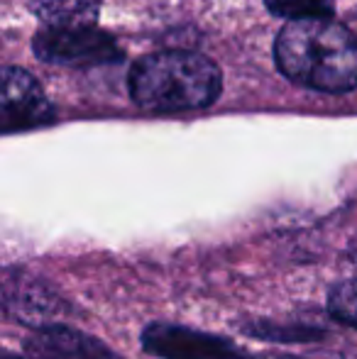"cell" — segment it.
Returning <instances> with one entry per match:
<instances>
[{"mask_svg":"<svg viewBox=\"0 0 357 359\" xmlns=\"http://www.w3.org/2000/svg\"><path fill=\"white\" fill-rule=\"evenodd\" d=\"M274 57L281 74L321 93H348L357 86V34L333 20H301L279 32Z\"/></svg>","mask_w":357,"mask_h":359,"instance_id":"6da1fadb","label":"cell"},{"mask_svg":"<svg viewBox=\"0 0 357 359\" xmlns=\"http://www.w3.org/2000/svg\"><path fill=\"white\" fill-rule=\"evenodd\" d=\"M223 88L210 59L191 52L147 54L133 67L130 93L135 103L154 113H186L208 108Z\"/></svg>","mask_w":357,"mask_h":359,"instance_id":"7a4b0ae2","label":"cell"},{"mask_svg":"<svg viewBox=\"0 0 357 359\" xmlns=\"http://www.w3.org/2000/svg\"><path fill=\"white\" fill-rule=\"evenodd\" d=\"M34 54L62 67H95L120 59V49L105 32L93 25L81 27H47L32 42Z\"/></svg>","mask_w":357,"mask_h":359,"instance_id":"3957f363","label":"cell"},{"mask_svg":"<svg viewBox=\"0 0 357 359\" xmlns=\"http://www.w3.org/2000/svg\"><path fill=\"white\" fill-rule=\"evenodd\" d=\"M142 347L159 359H250L248 352L228 337L172 323H154L144 327Z\"/></svg>","mask_w":357,"mask_h":359,"instance_id":"277c9868","label":"cell"},{"mask_svg":"<svg viewBox=\"0 0 357 359\" xmlns=\"http://www.w3.org/2000/svg\"><path fill=\"white\" fill-rule=\"evenodd\" d=\"M3 130L18 133L47 125L54 120L52 103L44 98L42 88L22 69L8 67L3 74Z\"/></svg>","mask_w":357,"mask_h":359,"instance_id":"5b68a950","label":"cell"},{"mask_svg":"<svg viewBox=\"0 0 357 359\" xmlns=\"http://www.w3.org/2000/svg\"><path fill=\"white\" fill-rule=\"evenodd\" d=\"M25 359H120V355L76 327L42 325L25 342Z\"/></svg>","mask_w":357,"mask_h":359,"instance_id":"8992f818","label":"cell"},{"mask_svg":"<svg viewBox=\"0 0 357 359\" xmlns=\"http://www.w3.org/2000/svg\"><path fill=\"white\" fill-rule=\"evenodd\" d=\"M3 303L5 313L18 316V320L25 323H39L42 318L57 313V296H52L39 281H32V276L25 274L5 276Z\"/></svg>","mask_w":357,"mask_h":359,"instance_id":"52a82bcc","label":"cell"},{"mask_svg":"<svg viewBox=\"0 0 357 359\" xmlns=\"http://www.w3.org/2000/svg\"><path fill=\"white\" fill-rule=\"evenodd\" d=\"M29 8L47 27H81L93 25L98 15V0H29Z\"/></svg>","mask_w":357,"mask_h":359,"instance_id":"ba28073f","label":"cell"},{"mask_svg":"<svg viewBox=\"0 0 357 359\" xmlns=\"http://www.w3.org/2000/svg\"><path fill=\"white\" fill-rule=\"evenodd\" d=\"M274 15L289 18L291 22L301 20H330L335 10L333 0H264Z\"/></svg>","mask_w":357,"mask_h":359,"instance_id":"9c48e42d","label":"cell"},{"mask_svg":"<svg viewBox=\"0 0 357 359\" xmlns=\"http://www.w3.org/2000/svg\"><path fill=\"white\" fill-rule=\"evenodd\" d=\"M328 311L335 320L357 330V279L338 281L328 291Z\"/></svg>","mask_w":357,"mask_h":359,"instance_id":"30bf717a","label":"cell"},{"mask_svg":"<svg viewBox=\"0 0 357 359\" xmlns=\"http://www.w3.org/2000/svg\"><path fill=\"white\" fill-rule=\"evenodd\" d=\"M3 359H25V357H18V355H13V352H5Z\"/></svg>","mask_w":357,"mask_h":359,"instance_id":"8fae6325","label":"cell"},{"mask_svg":"<svg viewBox=\"0 0 357 359\" xmlns=\"http://www.w3.org/2000/svg\"><path fill=\"white\" fill-rule=\"evenodd\" d=\"M284 359H309V357H284ZM333 359H348V357H333Z\"/></svg>","mask_w":357,"mask_h":359,"instance_id":"7c38bea8","label":"cell"}]
</instances>
